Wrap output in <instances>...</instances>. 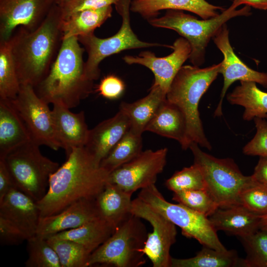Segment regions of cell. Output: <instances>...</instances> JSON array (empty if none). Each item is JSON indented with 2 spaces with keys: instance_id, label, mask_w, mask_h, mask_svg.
<instances>
[{
  "instance_id": "obj_1",
  "label": "cell",
  "mask_w": 267,
  "mask_h": 267,
  "mask_svg": "<svg viewBox=\"0 0 267 267\" xmlns=\"http://www.w3.org/2000/svg\"><path fill=\"white\" fill-rule=\"evenodd\" d=\"M109 175L85 146L72 149L50 176L46 194L37 202L41 217L58 214L80 199L96 198L108 182Z\"/></svg>"
},
{
  "instance_id": "obj_2",
  "label": "cell",
  "mask_w": 267,
  "mask_h": 267,
  "mask_svg": "<svg viewBox=\"0 0 267 267\" xmlns=\"http://www.w3.org/2000/svg\"><path fill=\"white\" fill-rule=\"evenodd\" d=\"M62 19L56 3L37 29L19 27L13 33L12 51L21 85L35 88L48 74L63 41Z\"/></svg>"
},
{
  "instance_id": "obj_3",
  "label": "cell",
  "mask_w": 267,
  "mask_h": 267,
  "mask_svg": "<svg viewBox=\"0 0 267 267\" xmlns=\"http://www.w3.org/2000/svg\"><path fill=\"white\" fill-rule=\"evenodd\" d=\"M78 37L63 40L59 53L45 78L34 88L47 104L77 107L93 92V81L86 76L83 54Z\"/></svg>"
},
{
  "instance_id": "obj_4",
  "label": "cell",
  "mask_w": 267,
  "mask_h": 267,
  "mask_svg": "<svg viewBox=\"0 0 267 267\" xmlns=\"http://www.w3.org/2000/svg\"><path fill=\"white\" fill-rule=\"evenodd\" d=\"M221 66V62L203 68L183 65L167 92V100L177 106L186 119V134L181 147L183 150L189 148L193 142L208 150L212 149L204 131L198 106L202 96L220 74Z\"/></svg>"
},
{
  "instance_id": "obj_5",
  "label": "cell",
  "mask_w": 267,
  "mask_h": 267,
  "mask_svg": "<svg viewBox=\"0 0 267 267\" xmlns=\"http://www.w3.org/2000/svg\"><path fill=\"white\" fill-rule=\"evenodd\" d=\"M251 14V7L247 5L238 10L230 6L215 17L202 20L182 10H168L164 15L147 21L153 27L173 30L185 39L191 48L190 62L200 66L204 62L206 47L220 28L233 17Z\"/></svg>"
},
{
  "instance_id": "obj_6",
  "label": "cell",
  "mask_w": 267,
  "mask_h": 267,
  "mask_svg": "<svg viewBox=\"0 0 267 267\" xmlns=\"http://www.w3.org/2000/svg\"><path fill=\"white\" fill-rule=\"evenodd\" d=\"M33 141L9 152L3 159L11 177L13 187L38 202L46 194L50 176L59 164L44 156Z\"/></svg>"
},
{
  "instance_id": "obj_7",
  "label": "cell",
  "mask_w": 267,
  "mask_h": 267,
  "mask_svg": "<svg viewBox=\"0 0 267 267\" xmlns=\"http://www.w3.org/2000/svg\"><path fill=\"white\" fill-rule=\"evenodd\" d=\"M132 0H120L115 5L122 19L119 31L114 35L105 38L96 37L94 33L78 37V41L87 52L88 58L85 63L87 77L93 81L100 76L99 64L105 58L129 49L154 46L172 45L141 41L133 32L130 22V6Z\"/></svg>"
},
{
  "instance_id": "obj_8",
  "label": "cell",
  "mask_w": 267,
  "mask_h": 267,
  "mask_svg": "<svg viewBox=\"0 0 267 267\" xmlns=\"http://www.w3.org/2000/svg\"><path fill=\"white\" fill-rule=\"evenodd\" d=\"M189 148L194 163L202 172L207 190L219 207L240 204V194L252 181L251 176H244L232 159L213 156L202 151L196 143H192Z\"/></svg>"
},
{
  "instance_id": "obj_9",
  "label": "cell",
  "mask_w": 267,
  "mask_h": 267,
  "mask_svg": "<svg viewBox=\"0 0 267 267\" xmlns=\"http://www.w3.org/2000/svg\"><path fill=\"white\" fill-rule=\"evenodd\" d=\"M137 197L180 227L184 236L196 239L203 246L219 251L227 250L208 217L180 203L168 202L155 184L141 189Z\"/></svg>"
},
{
  "instance_id": "obj_10",
  "label": "cell",
  "mask_w": 267,
  "mask_h": 267,
  "mask_svg": "<svg viewBox=\"0 0 267 267\" xmlns=\"http://www.w3.org/2000/svg\"><path fill=\"white\" fill-rule=\"evenodd\" d=\"M145 231L139 218L132 215L92 252L88 267L102 264L133 267L144 264V255L139 249L143 247L146 239Z\"/></svg>"
},
{
  "instance_id": "obj_11",
  "label": "cell",
  "mask_w": 267,
  "mask_h": 267,
  "mask_svg": "<svg viewBox=\"0 0 267 267\" xmlns=\"http://www.w3.org/2000/svg\"><path fill=\"white\" fill-rule=\"evenodd\" d=\"M131 213L148 222L153 228L139 252L149 258L153 267H171L170 251L176 241V225L138 197L132 200Z\"/></svg>"
},
{
  "instance_id": "obj_12",
  "label": "cell",
  "mask_w": 267,
  "mask_h": 267,
  "mask_svg": "<svg viewBox=\"0 0 267 267\" xmlns=\"http://www.w3.org/2000/svg\"><path fill=\"white\" fill-rule=\"evenodd\" d=\"M10 100L33 142L56 151L60 148L54 136L52 111L48 104L37 95L33 87L21 85L16 97Z\"/></svg>"
},
{
  "instance_id": "obj_13",
  "label": "cell",
  "mask_w": 267,
  "mask_h": 267,
  "mask_svg": "<svg viewBox=\"0 0 267 267\" xmlns=\"http://www.w3.org/2000/svg\"><path fill=\"white\" fill-rule=\"evenodd\" d=\"M168 149H148L109 175L108 182L133 194L154 184L166 164Z\"/></svg>"
},
{
  "instance_id": "obj_14",
  "label": "cell",
  "mask_w": 267,
  "mask_h": 267,
  "mask_svg": "<svg viewBox=\"0 0 267 267\" xmlns=\"http://www.w3.org/2000/svg\"><path fill=\"white\" fill-rule=\"evenodd\" d=\"M56 0H0V41L23 27L33 31L43 22Z\"/></svg>"
},
{
  "instance_id": "obj_15",
  "label": "cell",
  "mask_w": 267,
  "mask_h": 267,
  "mask_svg": "<svg viewBox=\"0 0 267 267\" xmlns=\"http://www.w3.org/2000/svg\"><path fill=\"white\" fill-rule=\"evenodd\" d=\"M212 39L223 55L220 69V73L223 77V85L220 100L214 112L215 117H220L222 115L223 98L232 83L236 81L253 82L267 88V73L249 68L235 54L229 42V30L226 23L220 28Z\"/></svg>"
},
{
  "instance_id": "obj_16",
  "label": "cell",
  "mask_w": 267,
  "mask_h": 267,
  "mask_svg": "<svg viewBox=\"0 0 267 267\" xmlns=\"http://www.w3.org/2000/svg\"><path fill=\"white\" fill-rule=\"evenodd\" d=\"M172 48L173 52L164 57H157L154 52L143 51L136 56L126 55L123 60L129 65L139 64L150 70L154 76L153 85L167 93L178 72L189 59L191 51L189 42L182 37L176 39Z\"/></svg>"
},
{
  "instance_id": "obj_17",
  "label": "cell",
  "mask_w": 267,
  "mask_h": 267,
  "mask_svg": "<svg viewBox=\"0 0 267 267\" xmlns=\"http://www.w3.org/2000/svg\"><path fill=\"white\" fill-rule=\"evenodd\" d=\"M0 217L16 226L28 239L37 234L41 213L37 201L13 187L0 202Z\"/></svg>"
},
{
  "instance_id": "obj_18",
  "label": "cell",
  "mask_w": 267,
  "mask_h": 267,
  "mask_svg": "<svg viewBox=\"0 0 267 267\" xmlns=\"http://www.w3.org/2000/svg\"><path fill=\"white\" fill-rule=\"evenodd\" d=\"M99 218L96 198L82 199L58 214L41 217L36 235L45 237Z\"/></svg>"
},
{
  "instance_id": "obj_19",
  "label": "cell",
  "mask_w": 267,
  "mask_h": 267,
  "mask_svg": "<svg viewBox=\"0 0 267 267\" xmlns=\"http://www.w3.org/2000/svg\"><path fill=\"white\" fill-rule=\"evenodd\" d=\"M52 115L55 139L67 157L72 149L84 147L89 130L83 111L75 113L61 105L53 104Z\"/></svg>"
},
{
  "instance_id": "obj_20",
  "label": "cell",
  "mask_w": 267,
  "mask_h": 267,
  "mask_svg": "<svg viewBox=\"0 0 267 267\" xmlns=\"http://www.w3.org/2000/svg\"><path fill=\"white\" fill-rule=\"evenodd\" d=\"M130 129L128 117L121 111L89 130L85 147L100 165L113 147Z\"/></svg>"
},
{
  "instance_id": "obj_21",
  "label": "cell",
  "mask_w": 267,
  "mask_h": 267,
  "mask_svg": "<svg viewBox=\"0 0 267 267\" xmlns=\"http://www.w3.org/2000/svg\"><path fill=\"white\" fill-rule=\"evenodd\" d=\"M185 10L198 15L203 19L218 16L219 11L225 9L205 0H132L130 10L147 20L157 17L163 10Z\"/></svg>"
},
{
  "instance_id": "obj_22",
  "label": "cell",
  "mask_w": 267,
  "mask_h": 267,
  "mask_svg": "<svg viewBox=\"0 0 267 267\" xmlns=\"http://www.w3.org/2000/svg\"><path fill=\"white\" fill-rule=\"evenodd\" d=\"M208 218L217 231L239 238L250 235L260 229V216L241 204L219 207Z\"/></svg>"
},
{
  "instance_id": "obj_23",
  "label": "cell",
  "mask_w": 267,
  "mask_h": 267,
  "mask_svg": "<svg viewBox=\"0 0 267 267\" xmlns=\"http://www.w3.org/2000/svg\"><path fill=\"white\" fill-rule=\"evenodd\" d=\"M31 141L25 124L10 100L0 98V159Z\"/></svg>"
},
{
  "instance_id": "obj_24",
  "label": "cell",
  "mask_w": 267,
  "mask_h": 267,
  "mask_svg": "<svg viewBox=\"0 0 267 267\" xmlns=\"http://www.w3.org/2000/svg\"><path fill=\"white\" fill-rule=\"evenodd\" d=\"M132 194L108 182L96 198L101 218L115 229L132 215Z\"/></svg>"
},
{
  "instance_id": "obj_25",
  "label": "cell",
  "mask_w": 267,
  "mask_h": 267,
  "mask_svg": "<svg viewBox=\"0 0 267 267\" xmlns=\"http://www.w3.org/2000/svg\"><path fill=\"white\" fill-rule=\"evenodd\" d=\"M166 94L160 87L153 84L145 97L132 103H121L119 110L128 117L132 131L142 134L161 104L166 99Z\"/></svg>"
},
{
  "instance_id": "obj_26",
  "label": "cell",
  "mask_w": 267,
  "mask_h": 267,
  "mask_svg": "<svg viewBox=\"0 0 267 267\" xmlns=\"http://www.w3.org/2000/svg\"><path fill=\"white\" fill-rule=\"evenodd\" d=\"M187 130L185 116L180 109L167 99L161 104L145 131L178 141L182 147Z\"/></svg>"
},
{
  "instance_id": "obj_27",
  "label": "cell",
  "mask_w": 267,
  "mask_h": 267,
  "mask_svg": "<svg viewBox=\"0 0 267 267\" xmlns=\"http://www.w3.org/2000/svg\"><path fill=\"white\" fill-rule=\"evenodd\" d=\"M228 102L244 107L243 119L267 118V92L260 90L253 82L240 81L226 96Z\"/></svg>"
},
{
  "instance_id": "obj_28",
  "label": "cell",
  "mask_w": 267,
  "mask_h": 267,
  "mask_svg": "<svg viewBox=\"0 0 267 267\" xmlns=\"http://www.w3.org/2000/svg\"><path fill=\"white\" fill-rule=\"evenodd\" d=\"M115 230L106 221L99 218L78 227L45 237L74 241L84 246L92 253L112 234Z\"/></svg>"
},
{
  "instance_id": "obj_29",
  "label": "cell",
  "mask_w": 267,
  "mask_h": 267,
  "mask_svg": "<svg viewBox=\"0 0 267 267\" xmlns=\"http://www.w3.org/2000/svg\"><path fill=\"white\" fill-rule=\"evenodd\" d=\"M112 5H108L80 11L63 18L61 25L63 40L94 33L112 16Z\"/></svg>"
},
{
  "instance_id": "obj_30",
  "label": "cell",
  "mask_w": 267,
  "mask_h": 267,
  "mask_svg": "<svg viewBox=\"0 0 267 267\" xmlns=\"http://www.w3.org/2000/svg\"><path fill=\"white\" fill-rule=\"evenodd\" d=\"M240 259L235 250L219 251L203 246L194 257L187 259L172 258L171 267H239Z\"/></svg>"
},
{
  "instance_id": "obj_31",
  "label": "cell",
  "mask_w": 267,
  "mask_h": 267,
  "mask_svg": "<svg viewBox=\"0 0 267 267\" xmlns=\"http://www.w3.org/2000/svg\"><path fill=\"white\" fill-rule=\"evenodd\" d=\"M142 145L141 135L130 129L101 161L100 167L110 174L138 155Z\"/></svg>"
},
{
  "instance_id": "obj_32",
  "label": "cell",
  "mask_w": 267,
  "mask_h": 267,
  "mask_svg": "<svg viewBox=\"0 0 267 267\" xmlns=\"http://www.w3.org/2000/svg\"><path fill=\"white\" fill-rule=\"evenodd\" d=\"M21 87L12 51L11 38L0 41V98L12 100Z\"/></svg>"
},
{
  "instance_id": "obj_33",
  "label": "cell",
  "mask_w": 267,
  "mask_h": 267,
  "mask_svg": "<svg viewBox=\"0 0 267 267\" xmlns=\"http://www.w3.org/2000/svg\"><path fill=\"white\" fill-rule=\"evenodd\" d=\"M56 252L61 267H87L91 253L74 241L44 237Z\"/></svg>"
},
{
  "instance_id": "obj_34",
  "label": "cell",
  "mask_w": 267,
  "mask_h": 267,
  "mask_svg": "<svg viewBox=\"0 0 267 267\" xmlns=\"http://www.w3.org/2000/svg\"><path fill=\"white\" fill-rule=\"evenodd\" d=\"M239 238L246 256L240 260L239 267H267V230Z\"/></svg>"
},
{
  "instance_id": "obj_35",
  "label": "cell",
  "mask_w": 267,
  "mask_h": 267,
  "mask_svg": "<svg viewBox=\"0 0 267 267\" xmlns=\"http://www.w3.org/2000/svg\"><path fill=\"white\" fill-rule=\"evenodd\" d=\"M26 241V267H61L56 252L44 237L36 235Z\"/></svg>"
},
{
  "instance_id": "obj_36",
  "label": "cell",
  "mask_w": 267,
  "mask_h": 267,
  "mask_svg": "<svg viewBox=\"0 0 267 267\" xmlns=\"http://www.w3.org/2000/svg\"><path fill=\"white\" fill-rule=\"evenodd\" d=\"M172 199L209 217L219 208L207 189L173 192Z\"/></svg>"
},
{
  "instance_id": "obj_37",
  "label": "cell",
  "mask_w": 267,
  "mask_h": 267,
  "mask_svg": "<svg viewBox=\"0 0 267 267\" xmlns=\"http://www.w3.org/2000/svg\"><path fill=\"white\" fill-rule=\"evenodd\" d=\"M165 185L173 192L207 189L202 172L194 163L175 173L166 180Z\"/></svg>"
},
{
  "instance_id": "obj_38",
  "label": "cell",
  "mask_w": 267,
  "mask_h": 267,
  "mask_svg": "<svg viewBox=\"0 0 267 267\" xmlns=\"http://www.w3.org/2000/svg\"><path fill=\"white\" fill-rule=\"evenodd\" d=\"M239 200V204L251 212L265 215L267 213V186L253 179L242 190Z\"/></svg>"
},
{
  "instance_id": "obj_39",
  "label": "cell",
  "mask_w": 267,
  "mask_h": 267,
  "mask_svg": "<svg viewBox=\"0 0 267 267\" xmlns=\"http://www.w3.org/2000/svg\"><path fill=\"white\" fill-rule=\"evenodd\" d=\"M256 133L254 137L243 148L244 154L267 156V121L264 118L254 119Z\"/></svg>"
},
{
  "instance_id": "obj_40",
  "label": "cell",
  "mask_w": 267,
  "mask_h": 267,
  "mask_svg": "<svg viewBox=\"0 0 267 267\" xmlns=\"http://www.w3.org/2000/svg\"><path fill=\"white\" fill-rule=\"evenodd\" d=\"M120 0H64L57 3L63 19L72 13L88 9H95L115 5Z\"/></svg>"
},
{
  "instance_id": "obj_41",
  "label": "cell",
  "mask_w": 267,
  "mask_h": 267,
  "mask_svg": "<svg viewBox=\"0 0 267 267\" xmlns=\"http://www.w3.org/2000/svg\"><path fill=\"white\" fill-rule=\"evenodd\" d=\"M123 81L114 75L104 77L96 88L99 94L108 99L119 98L125 90Z\"/></svg>"
},
{
  "instance_id": "obj_42",
  "label": "cell",
  "mask_w": 267,
  "mask_h": 267,
  "mask_svg": "<svg viewBox=\"0 0 267 267\" xmlns=\"http://www.w3.org/2000/svg\"><path fill=\"white\" fill-rule=\"evenodd\" d=\"M27 239L19 228L0 217V243L1 245H19Z\"/></svg>"
},
{
  "instance_id": "obj_43",
  "label": "cell",
  "mask_w": 267,
  "mask_h": 267,
  "mask_svg": "<svg viewBox=\"0 0 267 267\" xmlns=\"http://www.w3.org/2000/svg\"><path fill=\"white\" fill-rule=\"evenodd\" d=\"M13 187L9 172L3 160L0 159V202Z\"/></svg>"
},
{
  "instance_id": "obj_44",
  "label": "cell",
  "mask_w": 267,
  "mask_h": 267,
  "mask_svg": "<svg viewBox=\"0 0 267 267\" xmlns=\"http://www.w3.org/2000/svg\"><path fill=\"white\" fill-rule=\"evenodd\" d=\"M251 177L256 181L267 186V156H260Z\"/></svg>"
},
{
  "instance_id": "obj_45",
  "label": "cell",
  "mask_w": 267,
  "mask_h": 267,
  "mask_svg": "<svg viewBox=\"0 0 267 267\" xmlns=\"http://www.w3.org/2000/svg\"><path fill=\"white\" fill-rule=\"evenodd\" d=\"M243 4L260 10H267V0H233L230 6L236 9Z\"/></svg>"
},
{
  "instance_id": "obj_46",
  "label": "cell",
  "mask_w": 267,
  "mask_h": 267,
  "mask_svg": "<svg viewBox=\"0 0 267 267\" xmlns=\"http://www.w3.org/2000/svg\"><path fill=\"white\" fill-rule=\"evenodd\" d=\"M260 217V229L267 230V213Z\"/></svg>"
},
{
  "instance_id": "obj_47",
  "label": "cell",
  "mask_w": 267,
  "mask_h": 267,
  "mask_svg": "<svg viewBox=\"0 0 267 267\" xmlns=\"http://www.w3.org/2000/svg\"><path fill=\"white\" fill-rule=\"evenodd\" d=\"M56 0V3H58L64 0Z\"/></svg>"
}]
</instances>
